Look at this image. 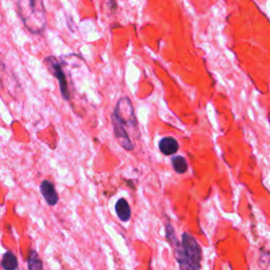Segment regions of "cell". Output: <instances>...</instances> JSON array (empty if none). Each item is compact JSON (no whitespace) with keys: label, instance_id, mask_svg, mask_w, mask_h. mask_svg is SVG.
Masks as SVG:
<instances>
[{"label":"cell","instance_id":"obj_1","mask_svg":"<svg viewBox=\"0 0 270 270\" xmlns=\"http://www.w3.org/2000/svg\"><path fill=\"white\" fill-rule=\"evenodd\" d=\"M113 131L120 146L128 151L134 149V144L131 140V132L136 136L137 120L135 117L134 109L131 100L128 97L120 98L114 108L112 114Z\"/></svg>","mask_w":270,"mask_h":270},{"label":"cell","instance_id":"obj_2","mask_svg":"<svg viewBox=\"0 0 270 270\" xmlns=\"http://www.w3.org/2000/svg\"><path fill=\"white\" fill-rule=\"evenodd\" d=\"M17 6L24 27L33 34L41 33L47 24L43 2L40 0H22L17 2Z\"/></svg>","mask_w":270,"mask_h":270},{"label":"cell","instance_id":"obj_3","mask_svg":"<svg viewBox=\"0 0 270 270\" xmlns=\"http://www.w3.org/2000/svg\"><path fill=\"white\" fill-rule=\"evenodd\" d=\"M44 62H46V65L48 66L51 72H52L56 78L58 79L62 97L66 100H70V90H69L68 81L66 78L65 72H63V70L61 68V65L58 62V60H57L53 56L47 57V58L44 59Z\"/></svg>","mask_w":270,"mask_h":270},{"label":"cell","instance_id":"obj_4","mask_svg":"<svg viewBox=\"0 0 270 270\" xmlns=\"http://www.w3.org/2000/svg\"><path fill=\"white\" fill-rule=\"evenodd\" d=\"M40 191L43 198L50 206H54L58 203L59 197L56 192L55 186L52 182L48 181V179H44V181L40 184Z\"/></svg>","mask_w":270,"mask_h":270},{"label":"cell","instance_id":"obj_5","mask_svg":"<svg viewBox=\"0 0 270 270\" xmlns=\"http://www.w3.org/2000/svg\"><path fill=\"white\" fill-rule=\"evenodd\" d=\"M158 148L160 152L165 155H173L178 151V143L175 138H173L171 136H166L164 138L160 139Z\"/></svg>","mask_w":270,"mask_h":270},{"label":"cell","instance_id":"obj_6","mask_svg":"<svg viewBox=\"0 0 270 270\" xmlns=\"http://www.w3.org/2000/svg\"><path fill=\"white\" fill-rule=\"evenodd\" d=\"M115 211L121 222H128L131 217V209L130 206L125 198H119L117 203L115 204Z\"/></svg>","mask_w":270,"mask_h":270},{"label":"cell","instance_id":"obj_7","mask_svg":"<svg viewBox=\"0 0 270 270\" xmlns=\"http://www.w3.org/2000/svg\"><path fill=\"white\" fill-rule=\"evenodd\" d=\"M1 267L3 270H16L18 267V261L16 255L11 251L5 252L1 260Z\"/></svg>","mask_w":270,"mask_h":270},{"label":"cell","instance_id":"obj_8","mask_svg":"<svg viewBox=\"0 0 270 270\" xmlns=\"http://www.w3.org/2000/svg\"><path fill=\"white\" fill-rule=\"evenodd\" d=\"M28 266L29 270H43L42 262L35 250H30L28 258Z\"/></svg>","mask_w":270,"mask_h":270},{"label":"cell","instance_id":"obj_9","mask_svg":"<svg viewBox=\"0 0 270 270\" xmlns=\"http://www.w3.org/2000/svg\"><path fill=\"white\" fill-rule=\"evenodd\" d=\"M171 160H172L171 163H172L173 169L175 170V172L179 173V174H183V173H185L188 170V163L185 157L177 155L173 157Z\"/></svg>","mask_w":270,"mask_h":270}]
</instances>
